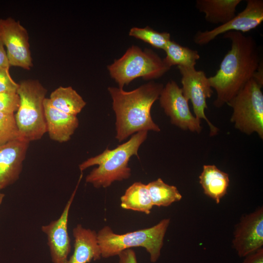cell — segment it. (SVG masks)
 Masks as SVG:
<instances>
[{"label": "cell", "mask_w": 263, "mask_h": 263, "mask_svg": "<svg viewBox=\"0 0 263 263\" xmlns=\"http://www.w3.org/2000/svg\"><path fill=\"white\" fill-rule=\"evenodd\" d=\"M223 38L231 41V48L216 74L208 77L217 94L213 105L218 108L227 104L253 77L262 61L257 43L252 36L230 31L223 34Z\"/></svg>", "instance_id": "cell-1"}, {"label": "cell", "mask_w": 263, "mask_h": 263, "mask_svg": "<svg viewBox=\"0 0 263 263\" xmlns=\"http://www.w3.org/2000/svg\"><path fill=\"white\" fill-rule=\"evenodd\" d=\"M163 88V84L152 81L129 92L120 88L108 87L115 114V138L118 142L139 132H160L152 120L150 111Z\"/></svg>", "instance_id": "cell-2"}, {"label": "cell", "mask_w": 263, "mask_h": 263, "mask_svg": "<svg viewBox=\"0 0 263 263\" xmlns=\"http://www.w3.org/2000/svg\"><path fill=\"white\" fill-rule=\"evenodd\" d=\"M148 132H137L126 142L113 150L108 148L101 153L90 158L79 165L81 172L91 166L98 165L86 177V182L96 188H107L114 181H121L131 175L128 163L130 158L136 155L139 158L138 150L146 140Z\"/></svg>", "instance_id": "cell-3"}, {"label": "cell", "mask_w": 263, "mask_h": 263, "mask_svg": "<svg viewBox=\"0 0 263 263\" xmlns=\"http://www.w3.org/2000/svg\"><path fill=\"white\" fill-rule=\"evenodd\" d=\"M169 223V219H164L151 227L124 234L115 233L110 226H105L97 233L101 257L107 258L132 247H142L150 254V261L155 263L160 256Z\"/></svg>", "instance_id": "cell-4"}, {"label": "cell", "mask_w": 263, "mask_h": 263, "mask_svg": "<svg viewBox=\"0 0 263 263\" xmlns=\"http://www.w3.org/2000/svg\"><path fill=\"white\" fill-rule=\"evenodd\" d=\"M47 90L38 80L21 82L17 91L19 106L15 114L20 138L31 142L47 132L44 102Z\"/></svg>", "instance_id": "cell-5"}, {"label": "cell", "mask_w": 263, "mask_h": 263, "mask_svg": "<svg viewBox=\"0 0 263 263\" xmlns=\"http://www.w3.org/2000/svg\"><path fill=\"white\" fill-rule=\"evenodd\" d=\"M107 68L118 88L123 89L138 77L145 80L158 78L170 68L153 50L147 48L142 50L137 46L132 45Z\"/></svg>", "instance_id": "cell-6"}, {"label": "cell", "mask_w": 263, "mask_h": 263, "mask_svg": "<svg viewBox=\"0 0 263 263\" xmlns=\"http://www.w3.org/2000/svg\"><path fill=\"white\" fill-rule=\"evenodd\" d=\"M262 84L252 78L227 104L233 110L230 118L234 127L263 139V94Z\"/></svg>", "instance_id": "cell-7"}, {"label": "cell", "mask_w": 263, "mask_h": 263, "mask_svg": "<svg viewBox=\"0 0 263 263\" xmlns=\"http://www.w3.org/2000/svg\"><path fill=\"white\" fill-rule=\"evenodd\" d=\"M177 68L182 76L183 94L188 101H191L195 117L200 121L205 120L209 126L210 136L216 135L219 129L211 123L205 113V109L208 108L207 99L211 97L213 93L208 77L204 71H197L195 67Z\"/></svg>", "instance_id": "cell-8"}, {"label": "cell", "mask_w": 263, "mask_h": 263, "mask_svg": "<svg viewBox=\"0 0 263 263\" xmlns=\"http://www.w3.org/2000/svg\"><path fill=\"white\" fill-rule=\"evenodd\" d=\"M0 38L6 47L10 66L30 70L33 63L29 36L19 21L11 17L0 19Z\"/></svg>", "instance_id": "cell-9"}, {"label": "cell", "mask_w": 263, "mask_h": 263, "mask_svg": "<svg viewBox=\"0 0 263 263\" xmlns=\"http://www.w3.org/2000/svg\"><path fill=\"white\" fill-rule=\"evenodd\" d=\"M158 99L172 124L183 130L198 133L201 132V121L191 113L188 101L175 81L170 80L164 86Z\"/></svg>", "instance_id": "cell-10"}, {"label": "cell", "mask_w": 263, "mask_h": 263, "mask_svg": "<svg viewBox=\"0 0 263 263\" xmlns=\"http://www.w3.org/2000/svg\"><path fill=\"white\" fill-rule=\"evenodd\" d=\"M263 21V0H247L245 8L227 22L205 31H198L193 38L194 42L203 46L219 35L230 31L246 32L258 27Z\"/></svg>", "instance_id": "cell-11"}, {"label": "cell", "mask_w": 263, "mask_h": 263, "mask_svg": "<svg viewBox=\"0 0 263 263\" xmlns=\"http://www.w3.org/2000/svg\"><path fill=\"white\" fill-rule=\"evenodd\" d=\"M82 177V173L59 217L41 226L42 231L47 235V244L53 263H68V255L71 249L68 231L69 213Z\"/></svg>", "instance_id": "cell-12"}, {"label": "cell", "mask_w": 263, "mask_h": 263, "mask_svg": "<svg viewBox=\"0 0 263 263\" xmlns=\"http://www.w3.org/2000/svg\"><path fill=\"white\" fill-rule=\"evenodd\" d=\"M233 245L240 257H245L263 245V209L243 217L234 232Z\"/></svg>", "instance_id": "cell-13"}, {"label": "cell", "mask_w": 263, "mask_h": 263, "mask_svg": "<svg viewBox=\"0 0 263 263\" xmlns=\"http://www.w3.org/2000/svg\"><path fill=\"white\" fill-rule=\"evenodd\" d=\"M29 143L19 138L0 145V190L19 179Z\"/></svg>", "instance_id": "cell-14"}, {"label": "cell", "mask_w": 263, "mask_h": 263, "mask_svg": "<svg viewBox=\"0 0 263 263\" xmlns=\"http://www.w3.org/2000/svg\"><path fill=\"white\" fill-rule=\"evenodd\" d=\"M44 110L47 132L50 138L59 143L69 140L79 125L77 116L55 108L48 98L44 100Z\"/></svg>", "instance_id": "cell-15"}, {"label": "cell", "mask_w": 263, "mask_h": 263, "mask_svg": "<svg viewBox=\"0 0 263 263\" xmlns=\"http://www.w3.org/2000/svg\"><path fill=\"white\" fill-rule=\"evenodd\" d=\"M74 250L68 263H89L101 259V252L94 230L77 225L73 230Z\"/></svg>", "instance_id": "cell-16"}, {"label": "cell", "mask_w": 263, "mask_h": 263, "mask_svg": "<svg viewBox=\"0 0 263 263\" xmlns=\"http://www.w3.org/2000/svg\"><path fill=\"white\" fill-rule=\"evenodd\" d=\"M241 0H197L196 8L205 14L206 21L211 24H225L236 15Z\"/></svg>", "instance_id": "cell-17"}, {"label": "cell", "mask_w": 263, "mask_h": 263, "mask_svg": "<svg viewBox=\"0 0 263 263\" xmlns=\"http://www.w3.org/2000/svg\"><path fill=\"white\" fill-rule=\"evenodd\" d=\"M204 193L219 203L226 193L229 186L228 174L219 169L215 165H205L199 177Z\"/></svg>", "instance_id": "cell-18"}, {"label": "cell", "mask_w": 263, "mask_h": 263, "mask_svg": "<svg viewBox=\"0 0 263 263\" xmlns=\"http://www.w3.org/2000/svg\"><path fill=\"white\" fill-rule=\"evenodd\" d=\"M120 201L122 208L146 214L150 213L153 206L147 185L141 182H134L130 186L121 197Z\"/></svg>", "instance_id": "cell-19"}, {"label": "cell", "mask_w": 263, "mask_h": 263, "mask_svg": "<svg viewBox=\"0 0 263 263\" xmlns=\"http://www.w3.org/2000/svg\"><path fill=\"white\" fill-rule=\"evenodd\" d=\"M49 100L50 104L57 110L76 116L86 105L82 97L70 86L56 88L51 93Z\"/></svg>", "instance_id": "cell-20"}, {"label": "cell", "mask_w": 263, "mask_h": 263, "mask_svg": "<svg viewBox=\"0 0 263 263\" xmlns=\"http://www.w3.org/2000/svg\"><path fill=\"white\" fill-rule=\"evenodd\" d=\"M164 51L166 56L163 60L170 68L174 65L195 67L197 60L200 57L197 51L182 46L171 40L168 43Z\"/></svg>", "instance_id": "cell-21"}, {"label": "cell", "mask_w": 263, "mask_h": 263, "mask_svg": "<svg viewBox=\"0 0 263 263\" xmlns=\"http://www.w3.org/2000/svg\"><path fill=\"white\" fill-rule=\"evenodd\" d=\"M147 186L153 206L168 207L182 198L175 186L165 183L161 178L150 182Z\"/></svg>", "instance_id": "cell-22"}, {"label": "cell", "mask_w": 263, "mask_h": 263, "mask_svg": "<svg viewBox=\"0 0 263 263\" xmlns=\"http://www.w3.org/2000/svg\"><path fill=\"white\" fill-rule=\"evenodd\" d=\"M129 35L143 40L154 48L163 50L171 40L169 33L159 32L149 26L145 28L132 27L130 29Z\"/></svg>", "instance_id": "cell-23"}, {"label": "cell", "mask_w": 263, "mask_h": 263, "mask_svg": "<svg viewBox=\"0 0 263 263\" xmlns=\"http://www.w3.org/2000/svg\"><path fill=\"white\" fill-rule=\"evenodd\" d=\"M21 138L15 114L0 112V145Z\"/></svg>", "instance_id": "cell-24"}, {"label": "cell", "mask_w": 263, "mask_h": 263, "mask_svg": "<svg viewBox=\"0 0 263 263\" xmlns=\"http://www.w3.org/2000/svg\"><path fill=\"white\" fill-rule=\"evenodd\" d=\"M19 106V97L17 93L0 92V112L14 114Z\"/></svg>", "instance_id": "cell-25"}, {"label": "cell", "mask_w": 263, "mask_h": 263, "mask_svg": "<svg viewBox=\"0 0 263 263\" xmlns=\"http://www.w3.org/2000/svg\"><path fill=\"white\" fill-rule=\"evenodd\" d=\"M10 68H0V92L17 93L19 84L11 77L9 73Z\"/></svg>", "instance_id": "cell-26"}, {"label": "cell", "mask_w": 263, "mask_h": 263, "mask_svg": "<svg viewBox=\"0 0 263 263\" xmlns=\"http://www.w3.org/2000/svg\"><path fill=\"white\" fill-rule=\"evenodd\" d=\"M118 256V263H137L135 253L131 248L121 251Z\"/></svg>", "instance_id": "cell-27"}, {"label": "cell", "mask_w": 263, "mask_h": 263, "mask_svg": "<svg viewBox=\"0 0 263 263\" xmlns=\"http://www.w3.org/2000/svg\"><path fill=\"white\" fill-rule=\"evenodd\" d=\"M245 257L242 263H263V249L262 247Z\"/></svg>", "instance_id": "cell-28"}, {"label": "cell", "mask_w": 263, "mask_h": 263, "mask_svg": "<svg viewBox=\"0 0 263 263\" xmlns=\"http://www.w3.org/2000/svg\"><path fill=\"white\" fill-rule=\"evenodd\" d=\"M10 67L4 46L0 38V68H10Z\"/></svg>", "instance_id": "cell-29"}, {"label": "cell", "mask_w": 263, "mask_h": 263, "mask_svg": "<svg viewBox=\"0 0 263 263\" xmlns=\"http://www.w3.org/2000/svg\"><path fill=\"white\" fill-rule=\"evenodd\" d=\"M5 194L1 192L0 190V205L2 204Z\"/></svg>", "instance_id": "cell-30"}]
</instances>
